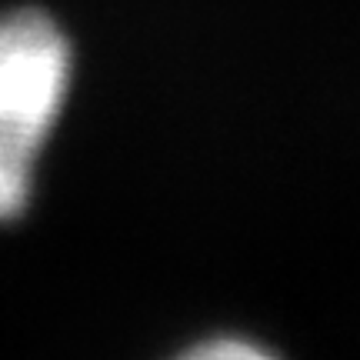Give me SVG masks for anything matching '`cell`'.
<instances>
[{
	"mask_svg": "<svg viewBox=\"0 0 360 360\" xmlns=\"http://www.w3.org/2000/svg\"><path fill=\"white\" fill-rule=\"evenodd\" d=\"M177 357L191 360H264L277 357V350L257 340L250 334H237V330H217V334H204L193 344H184Z\"/></svg>",
	"mask_w": 360,
	"mask_h": 360,
	"instance_id": "2",
	"label": "cell"
},
{
	"mask_svg": "<svg viewBox=\"0 0 360 360\" xmlns=\"http://www.w3.org/2000/svg\"><path fill=\"white\" fill-rule=\"evenodd\" d=\"M80 80V47L40 0L0 7V231L30 217Z\"/></svg>",
	"mask_w": 360,
	"mask_h": 360,
	"instance_id": "1",
	"label": "cell"
}]
</instances>
